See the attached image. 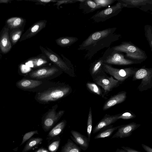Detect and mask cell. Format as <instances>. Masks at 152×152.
<instances>
[{
    "label": "cell",
    "mask_w": 152,
    "mask_h": 152,
    "mask_svg": "<svg viewBox=\"0 0 152 152\" xmlns=\"http://www.w3.org/2000/svg\"><path fill=\"white\" fill-rule=\"evenodd\" d=\"M117 28H109L92 33L79 45L78 50L87 51L85 58L91 60L99 51L110 47L112 43L121 38V35L115 33Z\"/></svg>",
    "instance_id": "obj_1"
},
{
    "label": "cell",
    "mask_w": 152,
    "mask_h": 152,
    "mask_svg": "<svg viewBox=\"0 0 152 152\" xmlns=\"http://www.w3.org/2000/svg\"><path fill=\"white\" fill-rule=\"evenodd\" d=\"M72 91L71 87L68 85L49 88L37 93L35 99L41 103H47L64 98Z\"/></svg>",
    "instance_id": "obj_2"
},
{
    "label": "cell",
    "mask_w": 152,
    "mask_h": 152,
    "mask_svg": "<svg viewBox=\"0 0 152 152\" xmlns=\"http://www.w3.org/2000/svg\"><path fill=\"white\" fill-rule=\"evenodd\" d=\"M39 48L42 53L45 55L51 63L70 76L73 77L75 76L73 65L63 55L61 54L63 58L62 59L58 55L48 47L46 48L40 45Z\"/></svg>",
    "instance_id": "obj_3"
},
{
    "label": "cell",
    "mask_w": 152,
    "mask_h": 152,
    "mask_svg": "<svg viewBox=\"0 0 152 152\" xmlns=\"http://www.w3.org/2000/svg\"><path fill=\"white\" fill-rule=\"evenodd\" d=\"M114 50L124 53L125 57L139 64L147 58L145 52L131 42L124 41L118 45L112 47Z\"/></svg>",
    "instance_id": "obj_4"
},
{
    "label": "cell",
    "mask_w": 152,
    "mask_h": 152,
    "mask_svg": "<svg viewBox=\"0 0 152 152\" xmlns=\"http://www.w3.org/2000/svg\"><path fill=\"white\" fill-rule=\"evenodd\" d=\"M104 63L120 66H126L139 64L127 59L123 53L109 47L106 50L102 57Z\"/></svg>",
    "instance_id": "obj_5"
},
{
    "label": "cell",
    "mask_w": 152,
    "mask_h": 152,
    "mask_svg": "<svg viewBox=\"0 0 152 152\" xmlns=\"http://www.w3.org/2000/svg\"><path fill=\"white\" fill-rule=\"evenodd\" d=\"M94 82L100 86L103 91L102 96L105 98L109 92L115 88L118 87L122 83L108 76L104 71L98 74L92 78Z\"/></svg>",
    "instance_id": "obj_6"
},
{
    "label": "cell",
    "mask_w": 152,
    "mask_h": 152,
    "mask_svg": "<svg viewBox=\"0 0 152 152\" xmlns=\"http://www.w3.org/2000/svg\"><path fill=\"white\" fill-rule=\"evenodd\" d=\"M141 80L137 87L142 92L151 88L152 87V68H147L144 66L136 71L133 76L132 80Z\"/></svg>",
    "instance_id": "obj_7"
},
{
    "label": "cell",
    "mask_w": 152,
    "mask_h": 152,
    "mask_svg": "<svg viewBox=\"0 0 152 152\" xmlns=\"http://www.w3.org/2000/svg\"><path fill=\"white\" fill-rule=\"evenodd\" d=\"M103 68L105 73L113 76L116 80L122 83L133 76L138 69L133 67L118 69L105 63L103 64Z\"/></svg>",
    "instance_id": "obj_8"
},
{
    "label": "cell",
    "mask_w": 152,
    "mask_h": 152,
    "mask_svg": "<svg viewBox=\"0 0 152 152\" xmlns=\"http://www.w3.org/2000/svg\"><path fill=\"white\" fill-rule=\"evenodd\" d=\"M124 7V6L121 3L117 2L114 5L98 11L90 19L96 23L104 22L117 15L121 11Z\"/></svg>",
    "instance_id": "obj_9"
},
{
    "label": "cell",
    "mask_w": 152,
    "mask_h": 152,
    "mask_svg": "<svg viewBox=\"0 0 152 152\" xmlns=\"http://www.w3.org/2000/svg\"><path fill=\"white\" fill-rule=\"evenodd\" d=\"M62 71L56 65L44 66L30 72L28 75L30 78L36 80H47L56 77L61 74Z\"/></svg>",
    "instance_id": "obj_10"
},
{
    "label": "cell",
    "mask_w": 152,
    "mask_h": 152,
    "mask_svg": "<svg viewBox=\"0 0 152 152\" xmlns=\"http://www.w3.org/2000/svg\"><path fill=\"white\" fill-rule=\"evenodd\" d=\"M58 106L56 104L53 107L44 115L42 125L45 131L49 130L64 113L65 111L63 110L56 111Z\"/></svg>",
    "instance_id": "obj_11"
},
{
    "label": "cell",
    "mask_w": 152,
    "mask_h": 152,
    "mask_svg": "<svg viewBox=\"0 0 152 152\" xmlns=\"http://www.w3.org/2000/svg\"><path fill=\"white\" fill-rule=\"evenodd\" d=\"M124 7L136 8L145 12L152 10V0H116Z\"/></svg>",
    "instance_id": "obj_12"
},
{
    "label": "cell",
    "mask_w": 152,
    "mask_h": 152,
    "mask_svg": "<svg viewBox=\"0 0 152 152\" xmlns=\"http://www.w3.org/2000/svg\"><path fill=\"white\" fill-rule=\"evenodd\" d=\"M45 80L23 78L18 81L16 86L21 90L28 91H34L44 85Z\"/></svg>",
    "instance_id": "obj_13"
},
{
    "label": "cell",
    "mask_w": 152,
    "mask_h": 152,
    "mask_svg": "<svg viewBox=\"0 0 152 152\" xmlns=\"http://www.w3.org/2000/svg\"><path fill=\"white\" fill-rule=\"evenodd\" d=\"M140 126V124L134 122L120 125L112 138H123L128 137L130 136L132 132Z\"/></svg>",
    "instance_id": "obj_14"
},
{
    "label": "cell",
    "mask_w": 152,
    "mask_h": 152,
    "mask_svg": "<svg viewBox=\"0 0 152 152\" xmlns=\"http://www.w3.org/2000/svg\"><path fill=\"white\" fill-rule=\"evenodd\" d=\"M50 63L45 55L42 53L31 58L26 63V64L29 67L37 69L51 65H50Z\"/></svg>",
    "instance_id": "obj_15"
},
{
    "label": "cell",
    "mask_w": 152,
    "mask_h": 152,
    "mask_svg": "<svg viewBox=\"0 0 152 152\" xmlns=\"http://www.w3.org/2000/svg\"><path fill=\"white\" fill-rule=\"evenodd\" d=\"M127 93L124 91L111 96L104 103L102 109L106 110L115 105L124 102L127 97Z\"/></svg>",
    "instance_id": "obj_16"
},
{
    "label": "cell",
    "mask_w": 152,
    "mask_h": 152,
    "mask_svg": "<svg viewBox=\"0 0 152 152\" xmlns=\"http://www.w3.org/2000/svg\"><path fill=\"white\" fill-rule=\"evenodd\" d=\"M119 114L110 115L106 114L94 127L92 130L93 133L95 134L99 132L103 127L111 125L115 123L118 120V118Z\"/></svg>",
    "instance_id": "obj_17"
},
{
    "label": "cell",
    "mask_w": 152,
    "mask_h": 152,
    "mask_svg": "<svg viewBox=\"0 0 152 152\" xmlns=\"http://www.w3.org/2000/svg\"><path fill=\"white\" fill-rule=\"evenodd\" d=\"M72 139L77 144L79 145L80 148L85 151L88 147L89 141L88 137L80 133L75 130H71Z\"/></svg>",
    "instance_id": "obj_18"
},
{
    "label": "cell",
    "mask_w": 152,
    "mask_h": 152,
    "mask_svg": "<svg viewBox=\"0 0 152 152\" xmlns=\"http://www.w3.org/2000/svg\"><path fill=\"white\" fill-rule=\"evenodd\" d=\"M79 8L83 10L84 14L92 12L100 9L93 0H80Z\"/></svg>",
    "instance_id": "obj_19"
},
{
    "label": "cell",
    "mask_w": 152,
    "mask_h": 152,
    "mask_svg": "<svg viewBox=\"0 0 152 152\" xmlns=\"http://www.w3.org/2000/svg\"><path fill=\"white\" fill-rule=\"evenodd\" d=\"M47 22L46 20H42L34 23L28 30L26 38H30L37 34L45 27Z\"/></svg>",
    "instance_id": "obj_20"
},
{
    "label": "cell",
    "mask_w": 152,
    "mask_h": 152,
    "mask_svg": "<svg viewBox=\"0 0 152 152\" xmlns=\"http://www.w3.org/2000/svg\"><path fill=\"white\" fill-rule=\"evenodd\" d=\"M104 63L103 59L101 57L91 64L89 68V72L92 78L104 71L103 68Z\"/></svg>",
    "instance_id": "obj_21"
},
{
    "label": "cell",
    "mask_w": 152,
    "mask_h": 152,
    "mask_svg": "<svg viewBox=\"0 0 152 152\" xmlns=\"http://www.w3.org/2000/svg\"><path fill=\"white\" fill-rule=\"evenodd\" d=\"M113 125H110L103 127L99 132V133L94 137L95 139L104 138L110 137L115 130L117 129L120 126L113 127Z\"/></svg>",
    "instance_id": "obj_22"
},
{
    "label": "cell",
    "mask_w": 152,
    "mask_h": 152,
    "mask_svg": "<svg viewBox=\"0 0 152 152\" xmlns=\"http://www.w3.org/2000/svg\"><path fill=\"white\" fill-rule=\"evenodd\" d=\"M78 39V38L73 37H61L56 39V42L59 46L65 48L71 45Z\"/></svg>",
    "instance_id": "obj_23"
},
{
    "label": "cell",
    "mask_w": 152,
    "mask_h": 152,
    "mask_svg": "<svg viewBox=\"0 0 152 152\" xmlns=\"http://www.w3.org/2000/svg\"><path fill=\"white\" fill-rule=\"evenodd\" d=\"M8 30L4 31L0 40V47L4 53L7 52L11 48V44L9 39Z\"/></svg>",
    "instance_id": "obj_24"
},
{
    "label": "cell",
    "mask_w": 152,
    "mask_h": 152,
    "mask_svg": "<svg viewBox=\"0 0 152 152\" xmlns=\"http://www.w3.org/2000/svg\"><path fill=\"white\" fill-rule=\"evenodd\" d=\"M81 150L76 144L69 139L67 142L62 147L61 152H81Z\"/></svg>",
    "instance_id": "obj_25"
},
{
    "label": "cell",
    "mask_w": 152,
    "mask_h": 152,
    "mask_svg": "<svg viewBox=\"0 0 152 152\" xmlns=\"http://www.w3.org/2000/svg\"><path fill=\"white\" fill-rule=\"evenodd\" d=\"M66 123V121L64 120L58 123L50 131L48 135L49 137L52 138L59 134L64 128Z\"/></svg>",
    "instance_id": "obj_26"
},
{
    "label": "cell",
    "mask_w": 152,
    "mask_h": 152,
    "mask_svg": "<svg viewBox=\"0 0 152 152\" xmlns=\"http://www.w3.org/2000/svg\"><path fill=\"white\" fill-rule=\"evenodd\" d=\"M88 90L97 95L103 96L104 91L102 88L94 82H87L86 84Z\"/></svg>",
    "instance_id": "obj_27"
},
{
    "label": "cell",
    "mask_w": 152,
    "mask_h": 152,
    "mask_svg": "<svg viewBox=\"0 0 152 152\" xmlns=\"http://www.w3.org/2000/svg\"><path fill=\"white\" fill-rule=\"evenodd\" d=\"M43 139L40 137L32 138L27 142L23 149L22 152H27L31 150L34 147L40 143Z\"/></svg>",
    "instance_id": "obj_28"
},
{
    "label": "cell",
    "mask_w": 152,
    "mask_h": 152,
    "mask_svg": "<svg viewBox=\"0 0 152 152\" xmlns=\"http://www.w3.org/2000/svg\"><path fill=\"white\" fill-rule=\"evenodd\" d=\"M145 35L147 41L152 51V27L151 26L146 25L144 26Z\"/></svg>",
    "instance_id": "obj_29"
},
{
    "label": "cell",
    "mask_w": 152,
    "mask_h": 152,
    "mask_svg": "<svg viewBox=\"0 0 152 152\" xmlns=\"http://www.w3.org/2000/svg\"><path fill=\"white\" fill-rule=\"evenodd\" d=\"M23 21V20L21 18L14 17L8 20L7 23L10 28H15L20 26Z\"/></svg>",
    "instance_id": "obj_30"
},
{
    "label": "cell",
    "mask_w": 152,
    "mask_h": 152,
    "mask_svg": "<svg viewBox=\"0 0 152 152\" xmlns=\"http://www.w3.org/2000/svg\"><path fill=\"white\" fill-rule=\"evenodd\" d=\"M92 122L93 119L91 108V107H90L88 114L87 129L88 138L89 142L90 140L91 134L92 129Z\"/></svg>",
    "instance_id": "obj_31"
},
{
    "label": "cell",
    "mask_w": 152,
    "mask_h": 152,
    "mask_svg": "<svg viewBox=\"0 0 152 152\" xmlns=\"http://www.w3.org/2000/svg\"><path fill=\"white\" fill-rule=\"evenodd\" d=\"M93 1L100 9L107 7L117 1L116 0H93Z\"/></svg>",
    "instance_id": "obj_32"
},
{
    "label": "cell",
    "mask_w": 152,
    "mask_h": 152,
    "mask_svg": "<svg viewBox=\"0 0 152 152\" xmlns=\"http://www.w3.org/2000/svg\"><path fill=\"white\" fill-rule=\"evenodd\" d=\"M136 117V115L130 111H126L119 113L118 118V119H120L124 120H129L134 119Z\"/></svg>",
    "instance_id": "obj_33"
},
{
    "label": "cell",
    "mask_w": 152,
    "mask_h": 152,
    "mask_svg": "<svg viewBox=\"0 0 152 152\" xmlns=\"http://www.w3.org/2000/svg\"><path fill=\"white\" fill-rule=\"evenodd\" d=\"M35 134H38L37 130L32 131L26 133L23 136L22 141L20 144V145L24 144L26 141L31 138Z\"/></svg>",
    "instance_id": "obj_34"
},
{
    "label": "cell",
    "mask_w": 152,
    "mask_h": 152,
    "mask_svg": "<svg viewBox=\"0 0 152 152\" xmlns=\"http://www.w3.org/2000/svg\"><path fill=\"white\" fill-rule=\"evenodd\" d=\"M22 32L21 31H18L15 32L12 35L11 39L13 43H16L20 38Z\"/></svg>",
    "instance_id": "obj_35"
},
{
    "label": "cell",
    "mask_w": 152,
    "mask_h": 152,
    "mask_svg": "<svg viewBox=\"0 0 152 152\" xmlns=\"http://www.w3.org/2000/svg\"><path fill=\"white\" fill-rule=\"evenodd\" d=\"M77 1H80V0H63V1H58L56 2V3L55 4V5L57 6V7L58 9H59V6L60 5L62 4H67L69 3H75Z\"/></svg>",
    "instance_id": "obj_36"
},
{
    "label": "cell",
    "mask_w": 152,
    "mask_h": 152,
    "mask_svg": "<svg viewBox=\"0 0 152 152\" xmlns=\"http://www.w3.org/2000/svg\"><path fill=\"white\" fill-rule=\"evenodd\" d=\"M59 141H57L53 142L49 147L48 149L52 152H55L57 149L59 145Z\"/></svg>",
    "instance_id": "obj_37"
},
{
    "label": "cell",
    "mask_w": 152,
    "mask_h": 152,
    "mask_svg": "<svg viewBox=\"0 0 152 152\" xmlns=\"http://www.w3.org/2000/svg\"><path fill=\"white\" fill-rule=\"evenodd\" d=\"M32 1L36 2L35 4L37 5H42L45 6L47 4L50 2H57L58 1L54 0H36Z\"/></svg>",
    "instance_id": "obj_38"
},
{
    "label": "cell",
    "mask_w": 152,
    "mask_h": 152,
    "mask_svg": "<svg viewBox=\"0 0 152 152\" xmlns=\"http://www.w3.org/2000/svg\"><path fill=\"white\" fill-rule=\"evenodd\" d=\"M121 148L127 152H141L129 147L122 146Z\"/></svg>",
    "instance_id": "obj_39"
},
{
    "label": "cell",
    "mask_w": 152,
    "mask_h": 152,
    "mask_svg": "<svg viewBox=\"0 0 152 152\" xmlns=\"http://www.w3.org/2000/svg\"><path fill=\"white\" fill-rule=\"evenodd\" d=\"M141 145L142 148L146 152H152L151 148L143 144H142Z\"/></svg>",
    "instance_id": "obj_40"
},
{
    "label": "cell",
    "mask_w": 152,
    "mask_h": 152,
    "mask_svg": "<svg viewBox=\"0 0 152 152\" xmlns=\"http://www.w3.org/2000/svg\"><path fill=\"white\" fill-rule=\"evenodd\" d=\"M114 152H127L125 150L123 149H120L119 148H117L115 151Z\"/></svg>",
    "instance_id": "obj_41"
},
{
    "label": "cell",
    "mask_w": 152,
    "mask_h": 152,
    "mask_svg": "<svg viewBox=\"0 0 152 152\" xmlns=\"http://www.w3.org/2000/svg\"></svg>",
    "instance_id": "obj_42"
}]
</instances>
